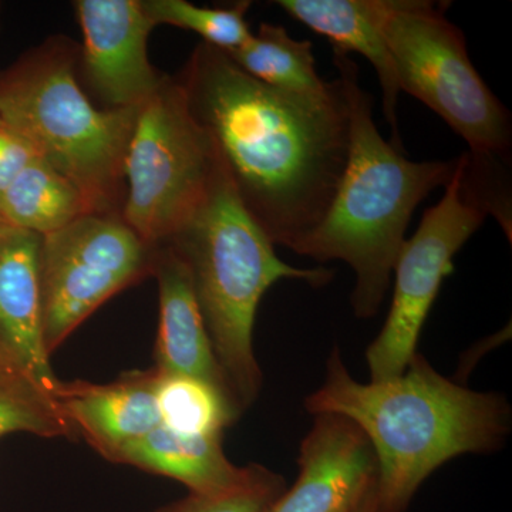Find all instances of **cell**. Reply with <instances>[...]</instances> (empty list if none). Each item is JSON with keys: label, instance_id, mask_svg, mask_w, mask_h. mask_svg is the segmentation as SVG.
Masks as SVG:
<instances>
[{"label": "cell", "instance_id": "obj_1", "mask_svg": "<svg viewBox=\"0 0 512 512\" xmlns=\"http://www.w3.org/2000/svg\"><path fill=\"white\" fill-rule=\"evenodd\" d=\"M177 80L249 217L272 244L292 249L325 217L348 161L339 77L326 96L284 92L202 42Z\"/></svg>", "mask_w": 512, "mask_h": 512}, {"label": "cell", "instance_id": "obj_2", "mask_svg": "<svg viewBox=\"0 0 512 512\" xmlns=\"http://www.w3.org/2000/svg\"><path fill=\"white\" fill-rule=\"evenodd\" d=\"M305 409L312 416L339 414L365 433L377 460L376 512L406 511L423 481L447 461L500 450L512 421L504 396L454 383L419 352L402 375L360 383L338 346Z\"/></svg>", "mask_w": 512, "mask_h": 512}, {"label": "cell", "instance_id": "obj_3", "mask_svg": "<svg viewBox=\"0 0 512 512\" xmlns=\"http://www.w3.org/2000/svg\"><path fill=\"white\" fill-rule=\"evenodd\" d=\"M349 113V154L342 178L318 227L291 251L353 269L352 306L375 318L389 291L394 264L413 212L430 192L446 187L456 161H412L387 143L373 119V99L360 86L355 60L333 52Z\"/></svg>", "mask_w": 512, "mask_h": 512}, {"label": "cell", "instance_id": "obj_4", "mask_svg": "<svg viewBox=\"0 0 512 512\" xmlns=\"http://www.w3.org/2000/svg\"><path fill=\"white\" fill-rule=\"evenodd\" d=\"M161 245L173 248L190 271L215 359L232 399L244 413L262 387L254 353V326L262 296L281 279L319 288L332 281L333 272L295 268L281 261L275 245L239 201L221 161L200 207Z\"/></svg>", "mask_w": 512, "mask_h": 512}, {"label": "cell", "instance_id": "obj_5", "mask_svg": "<svg viewBox=\"0 0 512 512\" xmlns=\"http://www.w3.org/2000/svg\"><path fill=\"white\" fill-rule=\"evenodd\" d=\"M79 50L47 40L0 79V120L82 192L93 214L121 215L124 164L141 107L99 110L76 77Z\"/></svg>", "mask_w": 512, "mask_h": 512}, {"label": "cell", "instance_id": "obj_6", "mask_svg": "<svg viewBox=\"0 0 512 512\" xmlns=\"http://www.w3.org/2000/svg\"><path fill=\"white\" fill-rule=\"evenodd\" d=\"M446 9L426 0L390 3L382 33L400 92L439 114L466 141L468 153L511 160L510 111L481 79Z\"/></svg>", "mask_w": 512, "mask_h": 512}, {"label": "cell", "instance_id": "obj_7", "mask_svg": "<svg viewBox=\"0 0 512 512\" xmlns=\"http://www.w3.org/2000/svg\"><path fill=\"white\" fill-rule=\"evenodd\" d=\"M220 168L214 144L188 110L177 77L141 106L128 143L124 222L151 247L173 237L207 197Z\"/></svg>", "mask_w": 512, "mask_h": 512}, {"label": "cell", "instance_id": "obj_8", "mask_svg": "<svg viewBox=\"0 0 512 512\" xmlns=\"http://www.w3.org/2000/svg\"><path fill=\"white\" fill-rule=\"evenodd\" d=\"M154 254L121 215L86 214L45 235L40 284L49 355L103 303L153 275Z\"/></svg>", "mask_w": 512, "mask_h": 512}, {"label": "cell", "instance_id": "obj_9", "mask_svg": "<svg viewBox=\"0 0 512 512\" xmlns=\"http://www.w3.org/2000/svg\"><path fill=\"white\" fill-rule=\"evenodd\" d=\"M456 160L443 198L424 212L416 234L404 241L397 256L392 306L366 352L370 382L393 379L407 369L441 284L453 272L454 256L488 217L464 184L460 160Z\"/></svg>", "mask_w": 512, "mask_h": 512}, {"label": "cell", "instance_id": "obj_10", "mask_svg": "<svg viewBox=\"0 0 512 512\" xmlns=\"http://www.w3.org/2000/svg\"><path fill=\"white\" fill-rule=\"evenodd\" d=\"M83 32L84 76L109 109L141 107L163 83L148 60L147 40L156 28L141 0H77Z\"/></svg>", "mask_w": 512, "mask_h": 512}, {"label": "cell", "instance_id": "obj_11", "mask_svg": "<svg viewBox=\"0 0 512 512\" xmlns=\"http://www.w3.org/2000/svg\"><path fill=\"white\" fill-rule=\"evenodd\" d=\"M299 476L266 512H353L376 493L372 444L352 420L315 414L302 440Z\"/></svg>", "mask_w": 512, "mask_h": 512}, {"label": "cell", "instance_id": "obj_12", "mask_svg": "<svg viewBox=\"0 0 512 512\" xmlns=\"http://www.w3.org/2000/svg\"><path fill=\"white\" fill-rule=\"evenodd\" d=\"M42 235L12 227L0 235V350L37 389L56 400L60 380L43 332Z\"/></svg>", "mask_w": 512, "mask_h": 512}, {"label": "cell", "instance_id": "obj_13", "mask_svg": "<svg viewBox=\"0 0 512 512\" xmlns=\"http://www.w3.org/2000/svg\"><path fill=\"white\" fill-rule=\"evenodd\" d=\"M157 370L133 372L117 382H60L56 403L82 436L113 461L124 447L161 426L156 399Z\"/></svg>", "mask_w": 512, "mask_h": 512}, {"label": "cell", "instance_id": "obj_14", "mask_svg": "<svg viewBox=\"0 0 512 512\" xmlns=\"http://www.w3.org/2000/svg\"><path fill=\"white\" fill-rule=\"evenodd\" d=\"M153 275L160 292L156 369L167 375L204 380L232 399L227 380L215 359L187 265L173 248L158 245Z\"/></svg>", "mask_w": 512, "mask_h": 512}, {"label": "cell", "instance_id": "obj_15", "mask_svg": "<svg viewBox=\"0 0 512 512\" xmlns=\"http://www.w3.org/2000/svg\"><path fill=\"white\" fill-rule=\"evenodd\" d=\"M275 3L293 19L329 39L333 52L359 53L372 64L382 89L384 117L393 130L392 146L403 151L397 127V101L402 92L382 33L383 19L392 0H278Z\"/></svg>", "mask_w": 512, "mask_h": 512}, {"label": "cell", "instance_id": "obj_16", "mask_svg": "<svg viewBox=\"0 0 512 512\" xmlns=\"http://www.w3.org/2000/svg\"><path fill=\"white\" fill-rule=\"evenodd\" d=\"M113 463L170 477L192 494H220L247 484L258 464L237 467L225 456L222 437L185 436L164 426L124 447Z\"/></svg>", "mask_w": 512, "mask_h": 512}, {"label": "cell", "instance_id": "obj_17", "mask_svg": "<svg viewBox=\"0 0 512 512\" xmlns=\"http://www.w3.org/2000/svg\"><path fill=\"white\" fill-rule=\"evenodd\" d=\"M86 214L93 212L82 192L40 156L0 192V222L42 237Z\"/></svg>", "mask_w": 512, "mask_h": 512}, {"label": "cell", "instance_id": "obj_18", "mask_svg": "<svg viewBox=\"0 0 512 512\" xmlns=\"http://www.w3.org/2000/svg\"><path fill=\"white\" fill-rule=\"evenodd\" d=\"M225 53L249 76L274 89L322 97L335 86V80L325 82L319 76L312 42L293 39L284 26L261 23L247 43Z\"/></svg>", "mask_w": 512, "mask_h": 512}, {"label": "cell", "instance_id": "obj_19", "mask_svg": "<svg viewBox=\"0 0 512 512\" xmlns=\"http://www.w3.org/2000/svg\"><path fill=\"white\" fill-rule=\"evenodd\" d=\"M156 399L161 426L185 436L222 437L242 414L231 397L212 384L158 370Z\"/></svg>", "mask_w": 512, "mask_h": 512}, {"label": "cell", "instance_id": "obj_20", "mask_svg": "<svg viewBox=\"0 0 512 512\" xmlns=\"http://www.w3.org/2000/svg\"><path fill=\"white\" fill-rule=\"evenodd\" d=\"M141 5L154 25L191 30L204 43L224 52L238 49L252 36L247 23L251 2H237L228 8H202L185 0H141Z\"/></svg>", "mask_w": 512, "mask_h": 512}, {"label": "cell", "instance_id": "obj_21", "mask_svg": "<svg viewBox=\"0 0 512 512\" xmlns=\"http://www.w3.org/2000/svg\"><path fill=\"white\" fill-rule=\"evenodd\" d=\"M36 434L46 439H77L76 430L53 397L22 376H0V437Z\"/></svg>", "mask_w": 512, "mask_h": 512}, {"label": "cell", "instance_id": "obj_22", "mask_svg": "<svg viewBox=\"0 0 512 512\" xmlns=\"http://www.w3.org/2000/svg\"><path fill=\"white\" fill-rule=\"evenodd\" d=\"M286 490L284 478L259 466L247 484L220 494H192L156 512H266Z\"/></svg>", "mask_w": 512, "mask_h": 512}, {"label": "cell", "instance_id": "obj_23", "mask_svg": "<svg viewBox=\"0 0 512 512\" xmlns=\"http://www.w3.org/2000/svg\"><path fill=\"white\" fill-rule=\"evenodd\" d=\"M37 156L19 133L0 120V192Z\"/></svg>", "mask_w": 512, "mask_h": 512}, {"label": "cell", "instance_id": "obj_24", "mask_svg": "<svg viewBox=\"0 0 512 512\" xmlns=\"http://www.w3.org/2000/svg\"><path fill=\"white\" fill-rule=\"evenodd\" d=\"M0 376H22V373L19 372L18 369H16L15 366L10 363V360L8 357L3 355L2 350H0ZM26 379V377H25ZM30 382V380H29Z\"/></svg>", "mask_w": 512, "mask_h": 512}, {"label": "cell", "instance_id": "obj_25", "mask_svg": "<svg viewBox=\"0 0 512 512\" xmlns=\"http://www.w3.org/2000/svg\"><path fill=\"white\" fill-rule=\"evenodd\" d=\"M353 512H376V493L370 495V497L367 498L365 503L360 505V507Z\"/></svg>", "mask_w": 512, "mask_h": 512}, {"label": "cell", "instance_id": "obj_26", "mask_svg": "<svg viewBox=\"0 0 512 512\" xmlns=\"http://www.w3.org/2000/svg\"><path fill=\"white\" fill-rule=\"evenodd\" d=\"M6 228H8V225L3 224V222H0V235L3 234V232L6 231Z\"/></svg>", "mask_w": 512, "mask_h": 512}]
</instances>
